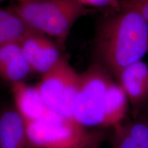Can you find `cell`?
<instances>
[{
	"label": "cell",
	"instance_id": "4",
	"mask_svg": "<svg viewBox=\"0 0 148 148\" xmlns=\"http://www.w3.org/2000/svg\"><path fill=\"white\" fill-rule=\"evenodd\" d=\"M112 79L100 64H94L79 73L73 119L84 127H102L103 104Z\"/></svg>",
	"mask_w": 148,
	"mask_h": 148
},
{
	"label": "cell",
	"instance_id": "7",
	"mask_svg": "<svg viewBox=\"0 0 148 148\" xmlns=\"http://www.w3.org/2000/svg\"><path fill=\"white\" fill-rule=\"evenodd\" d=\"M14 108L25 123L38 121L57 114L46 106L35 86L23 81L10 84Z\"/></svg>",
	"mask_w": 148,
	"mask_h": 148
},
{
	"label": "cell",
	"instance_id": "11",
	"mask_svg": "<svg viewBox=\"0 0 148 148\" xmlns=\"http://www.w3.org/2000/svg\"><path fill=\"white\" fill-rule=\"evenodd\" d=\"M112 148H148V118H140L113 127Z\"/></svg>",
	"mask_w": 148,
	"mask_h": 148
},
{
	"label": "cell",
	"instance_id": "13",
	"mask_svg": "<svg viewBox=\"0 0 148 148\" xmlns=\"http://www.w3.org/2000/svg\"><path fill=\"white\" fill-rule=\"evenodd\" d=\"M32 29L10 8H0V47L19 41Z\"/></svg>",
	"mask_w": 148,
	"mask_h": 148
},
{
	"label": "cell",
	"instance_id": "6",
	"mask_svg": "<svg viewBox=\"0 0 148 148\" xmlns=\"http://www.w3.org/2000/svg\"><path fill=\"white\" fill-rule=\"evenodd\" d=\"M22 51L32 73L42 75L61 58L59 46L47 36L32 30L19 40Z\"/></svg>",
	"mask_w": 148,
	"mask_h": 148
},
{
	"label": "cell",
	"instance_id": "14",
	"mask_svg": "<svg viewBox=\"0 0 148 148\" xmlns=\"http://www.w3.org/2000/svg\"><path fill=\"white\" fill-rule=\"evenodd\" d=\"M119 8L137 12L148 23V0H121Z\"/></svg>",
	"mask_w": 148,
	"mask_h": 148
},
{
	"label": "cell",
	"instance_id": "9",
	"mask_svg": "<svg viewBox=\"0 0 148 148\" xmlns=\"http://www.w3.org/2000/svg\"><path fill=\"white\" fill-rule=\"evenodd\" d=\"M30 73L32 70L19 41L10 42L0 47V78L12 84L23 81Z\"/></svg>",
	"mask_w": 148,
	"mask_h": 148
},
{
	"label": "cell",
	"instance_id": "16",
	"mask_svg": "<svg viewBox=\"0 0 148 148\" xmlns=\"http://www.w3.org/2000/svg\"><path fill=\"white\" fill-rule=\"evenodd\" d=\"M79 148H100L99 146V143H95V144H91V145H88L84 146V147H81Z\"/></svg>",
	"mask_w": 148,
	"mask_h": 148
},
{
	"label": "cell",
	"instance_id": "3",
	"mask_svg": "<svg viewBox=\"0 0 148 148\" xmlns=\"http://www.w3.org/2000/svg\"><path fill=\"white\" fill-rule=\"evenodd\" d=\"M29 148H79L99 143L101 135L58 114L26 123Z\"/></svg>",
	"mask_w": 148,
	"mask_h": 148
},
{
	"label": "cell",
	"instance_id": "17",
	"mask_svg": "<svg viewBox=\"0 0 148 148\" xmlns=\"http://www.w3.org/2000/svg\"><path fill=\"white\" fill-rule=\"evenodd\" d=\"M39 1V0H16L18 3H25V2H29V1Z\"/></svg>",
	"mask_w": 148,
	"mask_h": 148
},
{
	"label": "cell",
	"instance_id": "1",
	"mask_svg": "<svg viewBox=\"0 0 148 148\" xmlns=\"http://www.w3.org/2000/svg\"><path fill=\"white\" fill-rule=\"evenodd\" d=\"M95 47L101 62L116 77L148 53V23L134 11L121 10L99 27Z\"/></svg>",
	"mask_w": 148,
	"mask_h": 148
},
{
	"label": "cell",
	"instance_id": "15",
	"mask_svg": "<svg viewBox=\"0 0 148 148\" xmlns=\"http://www.w3.org/2000/svg\"><path fill=\"white\" fill-rule=\"evenodd\" d=\"M76 1L84 7L91 6L96 8L112 7V8H119V2L118 0H76Z\"/></svg>",
	"mask_w": 148,
	"mask_h": 148
},
{
	"label": "cell",
	"instance_id": "12",
	"mask_svg": "<svg viewBox=\"0 0 148 148\" xmlns=\"http://www.w3.org/2000/svg\"><path fill=\"white\" fill-rule=\"evenodd\" d=\"M126 93L118 83L112 81L105 96L102 127H114L123 121L127 110Z\"/></svg>",
	"mask_w": 148,
	"mask_h": 148
},
{
	"label": "cell",
	"instance_id": "10",
	"mask_svg": "<svg viewBox=\"0 0 148 148\" xmlns=\"http://www.w3.org/2000/svg\"><path fill=\"white\" fill-rule=\"evenodd\" d=\"M0 148H29L26 123L14 106L0 112Z\"/></svg>",
	"mask_w": 148,
	"mask_h": 148
},
{
	"label": "cell",
	"instance_id": "8",
	"mask_svg": "<svg viewBox=\"0 0 148 148\" xmlns=\"http://www.w3.org/2000/svg\"><path fill=\"white\" fill-rule=\"evenodd\" d=\"M116 77L134 106H142L148 100V65L143 61L125 66Z\"/></svg>",
	"mask_w": 148,
	"mask_h": 148
},
{
	"label": "cell",
	"instance_id": "2",
	"mask_svg": "<svg viewBox=\"0 0 148 148\" xmlns=\"http://www.w3.org/2000/svg\"><path fill=\"white\" fill-rule=\"evenodd\" d=\"M32 30L52 36L63 45L73 24L87 14L76 0H39L18 3L10 8Z\"/></svg>",
	"mask_w": 148,
	"mask_h": 148
},
{
	"label": "cell",
	"instance_id": "5",
	"mask_svg": "<svg viewBox=\"0 0 148 148\" xmlns=\"http://www.w3.org/2000/svg\"><path fill=\"white\" fill-rule=\"evenodd\" d=\"M41 75L34 86L47 108L62 117L73 119L72 111L78 90L79 73L62 56Z\"/></svg>",
	"mask_w": 148,
	"mask_h": 148
},
{
	"label": "cell",
	"instance_id": "18",
	"mask_svg": "<svg viewBox=\"0 0 148 148\" xmlns=\"http://www.w3.org/2000/svg\"><path fill=\"white\" fill-rule=\"evenodd\" d=\"M5 1V0H0V3L3 2V1Z\"/></svg>",
	"mask_w": 148,
	"mask_h": 148
}]
</instances>
